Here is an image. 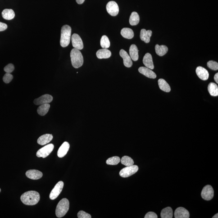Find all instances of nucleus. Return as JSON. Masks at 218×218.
<instances>
[{
    "label": "nucleus",
    "instance_id": "obj_11",
    "mask_svg": "<svg viewBox=\"0 0 218 218\" xmlns=\"http://www.w3.org/2000/svg\"><path fill=\"white\" fill-rule=\"evenodd\" d=\"M53 98L52 96L49 94L43 95L39 98L36 99L34 101V103L36 105H41L49 103L53 101Z\"/></svg>",
    "mask_w": 218,
    "mask_h": 218
},
{
    "label": "nucleus",
    "instance_id": "obj_3",
    "mask_svg": "<svg viewBox=\"0 0 218 218\" xmlns=\"http://www.w3.org/2000/svg\"><path fill=\"white\" fill-rule=\"evenodd\" d=\"M72 29L68 25H65L61 29L60 45L63 47H67L70 44L71 38Z\"/></svg>",
    "mask_w": 218,
    "mask_h": 218
},
{
    "label": "nucleus",
    "instance_id": "obj_9",
    "mask_svg": "<svg viewBox=\"0 0 218 218\" xmlns=\"http://www.w3.org/2000/svg\"><path fill=\"white\" fill-rule=\"evenodd\" d=\"M106 10L109 14L112 16H115L119 14V7L116 2L111 1L107 3L106 6Z\"/></svg>",
    "mask_w": 218,
    "mask_h": 218
},
{
    "label": "nucleus",
    "instance_id": "obj_22",
    "mask_svg": "<svg viewBox=\"0 0 218 218\" xmlns=\"http://www.w3.org/2000/svg\"><path fill=\"white\" fill-rule=\"evenodd\" d=\"M138 49L135 45H132L129 49V54L132 60L134 61H138Z\"/></svg>",
    "mask_w": 218,
    "mask_h": 218
},
{
    "label": "nucleus",
    "instance_id": "obj_12",
    "mask_svg": "<svg viewBox=\"0 0 218 218\" xmlns=\"http://www.w3.org/2000/svg\"><path fill=\"white\" fill-rule=\"evenodd\" d=\"M174 215L175 218H189V213L184 208L180 207L176 209Z\"/></svg>",
    "mask_w": 218,
    "mask_h": 218
},
{
    "label": "nucleus",
    "instance_id": "obj_34",
    "mask_svg": "<svg viewBox=\"0 0 218 218\" xmlns=\"http://www.w3.org/2000/svg\"><path fill=\"white\" fill-rule=\"evenodd\" d=\"M207 66L210 69L213 70H217L218 69V64L217 62L214 61H210L207 63Z\"/></svg>",
    "mask_w": 218,
    "mask_h": 218
},
{
    "label": "nucleus",
    "instance_id": "obj_20",
    "mask_svg": "<svg viewBox=\"0 0 218 218\" xmlns=\"http://www.w3.org/2000/svg\"><path fill=\"white\" fill-rule=\"evenodd\" d=\"M53 136L51 134H45L41 136L37 140V143L40 145L44 146L49 143L52 140Z\"/></svg>",
    "mask_w": 218,
    "mask_h": 218
},
{
    "label": "nucleus",
    "instance_id": "obj_7",
    "mask_svg": "<svg viewBox=\"0 0 218 218\" xmlns=\"http://www.w3.org/2000/svg\"><path fill=\"white\" fill-rule=\"evenodd\" d=\"M202 198L206 200L209 201L212 199L214 197V190L210 185L205 186L201 192Z\"/></svg>",
    "mask_w": 218,
    "mask_h": 218
},
{
    "label": "nucleus",
    "instance_id": "obj_32",
    "mask_svg": "<svg viewBox=\"0 0 218 218\" xmlns=\"http://www.w3.org/2000/svg\"><path fill=\"white\" fill-rule=\"evenodd\" d=\"M121 163L123 165L127 166L133 165L134 161L130 157L128 156H124L120 160Z\"/></svg>",
    "mask_w": 218,
    "mask_h": 218
},
{
    "label": "nucleus",
    "instance_id": "obj_42",
    "mask_svg": "<svg viewBox=\"0 0 218 218\" xmlns=\"http://www.w3.org/2000/svg\"><path fill=\"white\" fill-rule=\"evenodd\" d=\"M218 218V214L216 213L213 216L212 218Z\"/></svg>",
    "mask_w": 218,
    "mask_h": 218
},
{
    "label": "nucleus",
    "instance_id": "obj_16",
    "mask_svg": "<svg viewBox=\"0 0 218 218\" xmlns=\"http://www.w3.org/2000/svg\"><path fill=\"white\" fill-rule=\"evenodd\" d=\"M138 72L146 76L150 79H154L156 78V75L151 69L145 67H141L138 68Z\"/></svg>",
    "mask_w": 218,
    "mask_h": 218
},
{
    "label": "nucleus",
    "instance_id": "obj_24",
    "mask_svg": "<svg viewBox=\"0 0 218 218\" xmlns=\"http://www.w3.org/2000/svg\"><path fill=\"white\" fill-rule=\"evenodd\" d=\"M121 34L124 38L130 39L134 37V32L131 29L125 28L122 29Z\"/></svg>",
    "mask_w": 218,
    "mask_h": 218
},
{
    "label": "nucleus",
    "instance_id": "obj_43",
    "mask_svg": "<svg viewBox=\"0 0 218 218\" xmlns=\"http://www.w3.org/2000/svg\"><path fill=\"white\" fill-rule=\"evenodd\" d=\"M1 192V189H0V192Z\"/></svg>",
    "mask_w": 218,
    "mask_h": 218
},
{
    "label": "nucleus",
    "instance_id": "obj_4",
    "mask_svg": "<svg viewBox=\"0 0 218 218\" xmlns=\"http://www.w3.org/2000/svg\"><path fill=\"white\" fill-rule=\"evenodd\" d=\"M70 203L68 200L63 198L59 202L56 207V214L58 218L63 217L68 211Z\"/></svg>",
    "mask_w": 218,
    "mask_h": 218
},
{
    "label": "nucleus",
    "instance_id": "obj_26",
    "mask_svg": "<svg viewBox=\"0 0 218 218\" xmlns=\"http://www.w3.org/2000/svg\"><path fill=\"white\" fill-rule=\"evenodd\" d=\"M209 93L211 96L216 97L218 95V87L214 83H210L208 87Z\"/></svg>",
    "mask_w": 218,
    "mask_h": 218
},
{
    "label": "nucleus",
    "instance_id": "obj_1",
    "mask_svg": "<svg viewBox=\"0 0 218 218\" xmlns=\"http://www.w3.org/2000/svg\"><path fill=\"white\" fill-rule=\"evenodd\" d=\"M20 199L24 204L33 206L38 203L40 199V196L38 192L29 191L23 193Z\"/></svg>",
    "mask_w": 218,
    "mask_h": 218
},
{
    "label": "nucleus",
    "instance_id": "obj_38",
    "mask_svg": "<svg viewBox=\"0 0 218 218\" xmlns=\"http://www.w3.org/2000/svg\"><path fill=\"white\" fill-rule=\"evenodd\" d=\"M145 218H157L158 216L156 213L153 212H149L146 214Z\"/></svg>",
    "mask_w": 218,
    "mask_h": 218
},
{
    "label": "nucleus",
    "instance_id": "obj_39",
    "mask_svg": "<svg viewBox=\"0 0 218 218\" xmlns=\"http://www.w3.org/2000/svg\"><path fill=\"white\" fill-rule=\"evenodd\" d=\"M7 24L5 23L1 22H0V32L3 31L7 29Z\"/></svg>",
    "mask_w": 218,
    "mask_h": 218
},
{
    "label": "nucleus",
    "instance_id": "obj_6",
    "mask_svg": "<svg viewBox=\"0 0 218 218\" xmlns=\"http://www.w3.org/2000/svg\"><path fill=\"white\" fill-rule=\"evenodd\" d=\"M54 146L53 144L47 145L38 150L37 153V156L38 158H45L50 154L53 150Z\"/></svg>",
    "mask_w": 218,
    "mask_h": 218
},
{
    "label": "nucleus",
    "instance_id": "obj_33",
    "mask_svg": "<svg viewBox=\"0 0 218 218\" xmlns=\"http://www.w3.org/2000/svg\"><path fill=\"white\" fill-rule=\"evenodd\" d=\"M120 161V158L118 156H114L109 158L106 160L107 165H118Z\"/></svg>",
    "mask_w": 218,
    "mask_h": 218
},
{
    "label": "nucleus",
    "instance_id": "obj_14",
    "mask_svg": "<svg viewBox=\"0 0 218 218\" xmlns=\"http://www.w3.org/2000/svg\"><path fill=\"white\" fill-rule=\"evenodd\" d=\"M196 73L198 77L202 80H208L209 76L208 71L204 68L201 66H198L196 68Z\"/></svg>",
    "mask_w": 218,
    "mask_h": 218
},
{
    "label": "nucleus",
    "instance_id": "obj_25",
    "mask_svg": "<svg viewBox=\"0 0 218 218\" xmlns=\"http://www.w3.org/2000/svg\"><path fill=\"white\" fill-rule=\"evenodd\" d=\"M155 48L156 53L160 56H164L167 53L168 51L167 46L164 45L160 46L158 45H156Z\"/></svg>",
    "mask_w": 218,
    "mask_h": 218
},
{
    "label": "nucleus",
    "instance_id": "obj_10",
    "mask_svg": "<svg viewBox=\"0 0 218 218\" xmlns=\"http://www.w3.org/2000/svg\"><path fill=\"white\" fill-rule=\"evenodd\" d=\"M71 39L72 46L74 48L76 49L79 50L83 49L84 45L81 38L79 35L76 34H73Z\"/></svg>",
    "mask_w": 218,
    "mask_h": 218
},
{
    "label": "nucleus",
    "instance_id": "obj_28",
    "mask_svg": "<svg viewBox=\"0 0 218 218\" xmlns=\"http://www.w3.org/2000/svg\"><path fill=\"white\" fill-rule=\"evenodd\" d=\"M50 107V105L49 103L41 105L37 109V112L41 116H45L48 112Z\"/></svg>",
    "mask_w": 218,
    "mask_h": 218
},
{
    "label": "nucleus",
    "instance_id": "obj_27",
    "mask_svg": "<svg viewBox=\"0 0 218 218\" xmlns=\"http://www.w3.org/2000/svg\"><path fill=\"white\" fill-rule=\"evenodd\" d=\"M159 87L160 89L166 92H170L171 89L169 84L166 81L163 79H160L158 80Z\"/></svg>",
    "mask_w": 218,
    "mask_h": 218
},
{
    "label": "nucleus",
    "instance_id": "obj_35",
    "mask_svg": "<svg viewBox=\"0 0 218 218\" xmlns=\"http://www.w3.org/2000/svg\"><path fill=\"white\" fill-rule=\"evenodd\" d=\"M13 79V76L10 73H7L3 77L4 82L6 83H10Z\"/></svg>",
    "mask_w": 218,
    "mask_h": 218
},
{
    "label": "nucleus",
    "instance_id": "obj_37",
    "mask_svg": "<svg viewBox=\"0 0 218 218\" xmlns=\"http://www.w3.org/2000/svg\"><path fill=\"white\" fill-rule=\"evenodd\" d=\"M4 71L8 73H11L14 70V66L11 64H9L4 68Z\"/></svg>",
    "mask_w": 218,
    "mask_h": 218
},
{
    "label": "nucleus",
    "instance_id": "obj_13",
    "mask_svg": "<svg viewBox=\"0 0 218 218\" xmlns=\"http://www.w3.org/2000/svg\"><path fill=\"white\" fill-rule=\"evenodd\" d=\"M120 55L123 59V63L124 66L127 68H130L133 65L132 59L127 53L123 49H121L120 51Z\"/></svg>",
    "mask_w": 218,
    "mask_h": 218
},
{
    "label": "nucleus",
    "instance_id": "obj_30",
    "mask_svg": "<svg viewBox=\"0 0 218 218\" xmlns=\"http://www.w3.org/2000/svg\"><path fill=\"white\" fill-rule=\"evenodd\" d=\"M139 16L138 13L135 11L132 12L129 19V23L130 25H138L139 23Z\"/></svg>",
    "mask_w": 218,
    "mask_h": 218
},
{
    "label": "nucleus",
    "instance_id": "obj_21",
    "mask_svg": "<svg viewBox=\"0 0 218 218\" xmlns=\"http://www.w3.org/2000/svg\"><path fill=\"white\" fill-rule=\"evenodd\" d=\"M111 51L107 49H103L99 50L96 53V56L97 58L99 59H107L111 57Z\"/></svg>",
    "mask_w": 218,
    "mask_h": 218
},
{
    "label": "nucleus",
    "instance_id": "obj_19",
    "mask_svg": "<svg viewBox=\"0 0 218 218\" xmlns=\"http://www.w3.org/2000/svg\"><path fill=\"white\" fill-rule=\"evenodd\" d=\"M152 34V32L150 30H146V29H142L140 36L141 39L144 41L145 43H148L150 42Z\"/></svg>",
    "mask_w": 218,
    "mask_h": 218
},
{
    "label": "nucleus",
    "instance_id": "obj_5",
    "mask_svg": "<svg viewBox=\"0 0 218 218\" xmlns=\"http://www.w3.org/2000/svg\"><path fill=\"white\" fill-rule=\"evenodd\" d=\"M138 167L137 165H131L126 166L122 169L119 173L120 175L122 177L127 178L135 174L138 171Z\"/></svg>",
    "mask_w": 218,
    "mask_h": 218
},
{
    "label": "nucleus",
    "instance_id": "obj_2",
    "mask_svg": "<svg viewBox=\"0 0 218 218\" xmlns=\"http://www.w3.org/2000/svg\"><path fill=\"white\" fill-rule=\"evenodd\" d=\"M70 57L72 66L75 68H78L83 65L84 60L83 55L79 50L73 49L70 52Z\"/></svg>",
    "mask_w": 218,
    "mask_h": 218
},
{
    "label": "nucleus",
    "instance_id": "obj_15",
    "mask_svg": "<svg viewBox=\"0 0 218 218\" xmlns=\"http://www.w3.org/2000/svg\"><path fill=\"white\" fill-rule=\"evenodd\" d=\"M26 177L33 180H37L43 177V173L37 170H29L25 173Z\"/></svg>",
    "mask_w": 218,
    "mask_h": 218
},
{
    "label": "nucleus",
    "instance_id": "obj_29",
    "mask_svg": "<svg viewBox=\"0 0 218 218\" xmlns=\"http://www.w3.org/2000/svg\"><path fill=\"white\" fill-rule=\"evenodd\" d=\"M162 218H172L173 216L172 209L170 207H167L162 210L161 212Z\"/></svg>",
    "mask_w": 218,
    "mask_h": 218
},
{
    "label": "nucleus",
    "instance_id": "obj_36",
    "mask_svg": "<svg viewBox=\"0 0 218 218\" xmlns=\"http://www.w3.org/2000/svg\"><path fill=\"white\" fill-rule=\"evenodd\" d=\"M77 216L79 218H91V216L90 214L83 211H80L78 212Z\"/></svg>",
    "mask_w": 218,
    "mask_h": 218
},
{
    "label": "nucleus",
    "instance_id": "obj_31",
    "mask_svg": "<svg viewBox=\"0 0 218 218\" xmlns=\"http://www.w3.org/2000/svg\"><path fill=\"white\" fill-rule=\"evenodd\" d=\"M100 45L103 49H107L110 47V40L107 36L103 35L101 38Z\"/></svg>",
    "mask_w": 218,
    "mask_h": 218
},
{
    "label": "nucleus",
    "instance_id": "obj_17",
    "mask_svg": "<svg viewBox=\"0 0 218 218\" xmlns=\"http://www.w3.org/2000/svg\"><path fill=\"white\" fill-rule=\"evenodd\" d=\"M70 144L67 142H64L59 148L57 152V156L58 157L61 158L64 157L67 154L69 149Z\"/></svg>",
    "mask_w": 218,
    "mask_h": 218
},
{
    "label": "nucleus",
    "instance_id": "obj_8",
    "mask_svg": "<svg viewBox=\"0 0 218 218\" xmlns=\"http://www.w3.org/2000/svg\"><path fill=\"white\" fill-rule=\"evenodd\" d=\"M64 185V182L60 181L55 185L50 194L49 198L51 200L56 199L61 193Z\"/></svg>",
    "mask_w": 218,
    "mask_h": 218
},
{
    "label": "nucleus",
    "instance_id": "obj_40",
    "mask_svg": "<svg viewBox=\"0 0 218 218\" xmlns=\"http://www.w3.org/2000/svg\"><path fill=\"white\" fill-rule=\"evenodd\" d=\"M214 80H215V81L216 82V83L218 84V73H216L215 74V76H214Z\"/></svg>",
    "mask_w": 218,
    "mask_h": 218
},
{
    "label": "nucleus",
    "instance_id": "obj_23",
    "mask_svg": "<svg viewBox=\"0 0 218 218\" xmlns=\"http://www.w3.org/2000/svg\"><path fill=\"white\" fill-rule=\"evenodd\" d=\"M2 17L6 20H11L15 16L14 12L11 9H5L2 13Z\"/></svg>",
    "mask_w": 218,
    "mask_h": 218
},
{
    "label": "nucleus",
    "instance_id": "obj_18",
    "mask_svg": "<svg viewBox=\"0 0 218 218\" xmlns=\"http://www.w3.org/2000/svg\"><path fill=\"white\" fill-rule=\"evenodd\" d=\"M143 62L146 67L153 70L154 69V66L153 61L152 55L150 53H147L143 57Z\"/></svg>",
    "mask_w": 218,
    "mask_h": 218
},
{
    "label": "nucleus",
    "instance_id": "obj_41",
    "mask_svg": "<svg viewBox=\"0 0 218 218\" xmlns=\"http://www.w3.org/2000/svg\"><path fill=\"white\" fill-rule=\"evenodd\" d=\"M84 1L85 0H76L77 3L79 4H82L84 2Z\"/></svg>",
    "mask_w": 218,
    "mask_h": 218
}]
</instances>
